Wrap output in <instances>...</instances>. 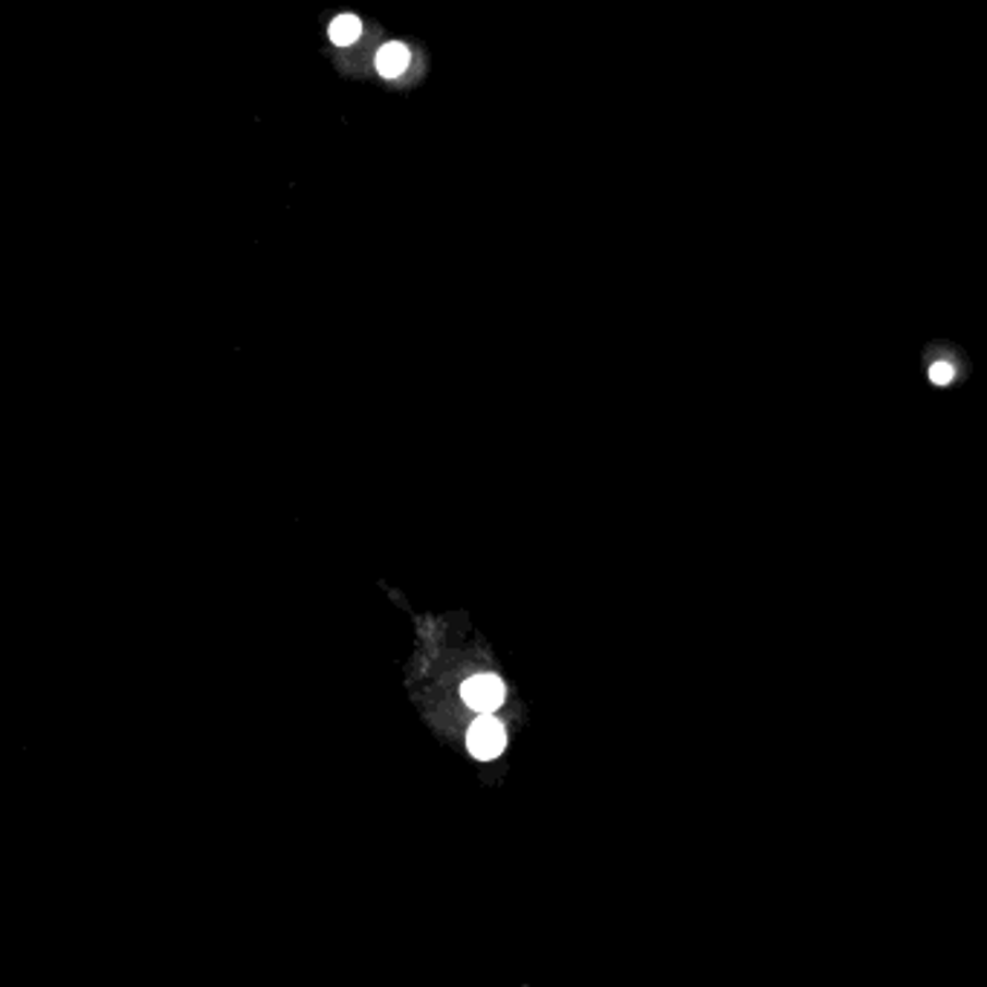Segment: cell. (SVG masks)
Masks as SVG:
<instances>
[{
    "label": "cell",
    "instance_id": "obj_1",
    "mask_svg": "<svg viewBox=\"0 0 987 987\" xmlns=\"http://www.w3.org/2000/svg\"><path fill=\"white\" fill-rule=\"evenodd\" d=\"M466 747L478 761H492L496 756H501L507 747V730L492 712L475 718V724L466 733Z\"/></svg>",
    "mask_w": 987,
    "mask_h": 987
},
{
    "label": "cell",
    "instance_id": "obj_2",
    "mask_svg": "<svg viewBox=\"0 0 987 987\" xmlns=\"http://www.w3.org/2000/svg\"><path fill=\"white\" fill-rule=\"evenodd\" d=\"M461 695H464L466 707L475 709L478 716H484V712H496L504 704L507 686L498 675H478L466 681Z\"/></svg>",
    "mask_w": 987,
    "mask_h": 987
},
{
    "label": "cell",
    "instance_id": "obj_3",
    "mask_svg": "<svg viewBox=\"0 0 987 987\" xmlns=\"http://www.w3.org/2000/svg\"><path fill=\"white\" fill-rule=\"evenodd\" d=\"M374 64H377V73H380L382 78H397L403 76L405 70H409V64H412V52H409V47L400 41L382 44Z\"/></svg>",
    "mask_w": 987,
    "mask_h": 987
},
{
    "label": "cell",
    "instance_id": "obj_4",
    "mask_svg": "<svg viewBox=\"0 0 987 987\" xmlns=\"http://www.w3.org/2000/svg\"><path fill=\"white\" fill-rule=\"evenodd\" d=\"M328 35L337 47H351V44L360 41V35H363V21L356 15L333 17V24L328 26Z\"/></svg>",
    "mask_w": 987,
    "mask_h": 987
},
{
    "label": "cell",
    "instance_id": "obj_5",
    "mask_svg": "<svg viewBox=\"0 0 987 987\" xmlns=\"http://www.w3.org/2000/svg\"><path fill=\"white\" fill-rule=\"evenodd\" d=\"M929 380L936 382V386H947V382L953 380V365L936 363L933 368H929Z\"/></svg>",
    "mask_w": 987,
    "mask_h": 987
}]
</instances>
